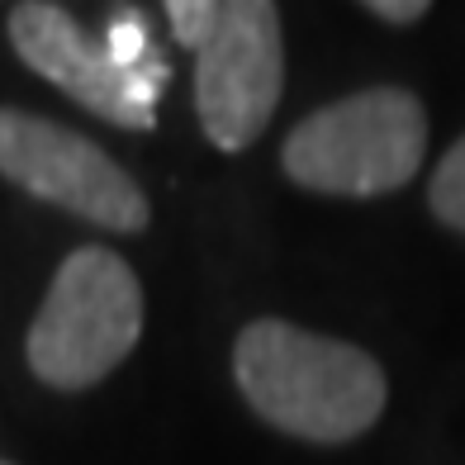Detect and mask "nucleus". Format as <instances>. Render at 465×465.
<instances>
[{
  "instance_id": "nucleus-1",
  "label": "nucleus",
  "mask_w": 465,
  "mask_h": 465,
  "mask_svg": "<svg viewBox=\"0 0 465 465\" xmlns=\"http://www.w3.org/2000/svg\"><path fill=\"white\" fill-rule=\"evenodd\" d=\"M232 375L257 418L319 447H342L371 432L390 394L371 351L285 319H257L238 332Z\"/></svg>"
},
{
  "instance_id": "nucleus-2",
  "label": "nucleus",
  "mask_w": 465,
  "mask_h": 465,
  "mask_svg": "<svg viewBox=\"0 0 465 465\" xmlns=\"http://www.w3.org/2000/svg\"><path fill=\"white\" fill-rule=\"evenodd\" d=\"M143 337V290L110 247H76L38 304L25 337L29 371L53 390H91L129 361Z\"/></svg>"
},
{
  "instance_id": "nucleus-3",
  "label": "nucleus",
  "mask_w": 465,
  "mask_h": 465,
  "mask_svg": "<svg viewBox=\"0 0 465 465\" xmlns=\"http://www.w3.org/2000/svg\"><path fill=\"white\" fill-rule=\"evenodd\" d=\"M428 153V110L418 95L375 86L313 110L285 138V172L319 195H390L409 185Z\"/></svg>"
},
{
  "instance_id": "nucleus-4",
  "label": "nucleus",
  "mask_w": 465,
  "mask_h": 465,
  "mask_svg": "<svg viewBox=\"0 0 465 465\" xmlns=\"http://www.w3.org/2000/svg\"><path fill=\"white\" fill-rule=\"evenodd\" d=\"M285 91V38L276 0H223L195 48V110L204 138L238 153L257 138Z\"/></svg>"
},
{
  "instance_id": "nucleus-5",
  "label": "nucleus",
  "mask_w": 465,
  "mask_h": 465,
  "mask_svg": "<svg viewBox=\"0 0 465 465\" xmlns=\"http://www.w3.org/2000/svg\"><path fill=\"white\" fill-rule=\"evenodd\" d=\"M0 176L110 232H143L153 219L143 190L110 153L25 110H0Z\"/></svg>"
},
{
  "instance_id": "nucleus-6",
  "label": "nucleus",
  "mask_w": 465,
  "mask_h": 465,
  "mask_svg": "<svg viewBox=\"0 0 465 465\" xmlns=\"http://www.w3.org/2000/svg\"><path fill=\"white\" fill-rule=\"evenodd\" d=\"M10 44L29 67L67 91L91 114L119 124V129H153L157 124V95L166 76H134L114 67L104 38H91L67 10L48 0H25L10 15Z\"/></svg>"
},
{
  "instance_id": "nucleus-7",
  "label": "nucleus",
  "mask_w": 465,
  "mask_h": 465,
  "mask_svg": "<svg viewBox=\"0 0 465 465\" xmlns=\"http://www.w3.org/2000/svg\"><path fill=\"white\" fill-rule=\"evenodd\" d=\"M104 48H110L114 67H124V72H134V76H166V62L153 48V29H147V19L134 5L114 10L110 29H104Z\"/></svg>"
},
{
  "instance_id": "nucleus-8",
  "label": "nucleus",
  "mask_w": 465,
  "mask_h": 465,
  "mask_svg": "<svg viewBox=\"0 0 465 465\" xmlns=\"http://www.w3.org/2000/svg\"><path fill=\"white\" fill-rule=\"evenodd\" d=\"M432 214L447 223V228H460L465 232V138L451 147L447 157H441V166L432 172Z\"/></svg>"
},
{
  "instance_id": "nucleus-9",
  "label": "nucleus",
  "mask_w": 465,
  "mask_h": 465,
  "mask_svg": "<svg viewBox=\"0 0 465 465\" xmlns=\"http://www.w3.org/2000/svg\"><path fill=\"white\" fill-rule=\"evenodd\" d=\"M166 5V25H172V38L181 48H200L214 19L223 10V0H162Z\"/></svg>"
},
{
  "instance_id": "nucleus-10",
  "label": "nucleus",
  "mask_w": 465,
  "mask_h": 465,
  "mask_svg": "<svg viewBox=\"0 0 465 465\" xmlns=\"http://www.w3.org/2000/svg\"><path fill=\"white\" fill-rule=\"evenodd\" d=\"M366 10H375L380 19H390V25H413V19L428 15L432 0H361Z\"/></svg>"
},
{
  "instance_id": "nucleus-11",
  "label": "nucleus",
  "mask_w": 465,
  "mask_h": 465,
  "mask_svg": "<svg viewBox=\"0 0 465 465\" xmlns=\"http://www.w3.org/2000/svg\"><path fill=\"white\" fill-rule=\"evenodd\" d=\"M0 465H10V460H0Z\"/></svg>"
}]
</instances>
